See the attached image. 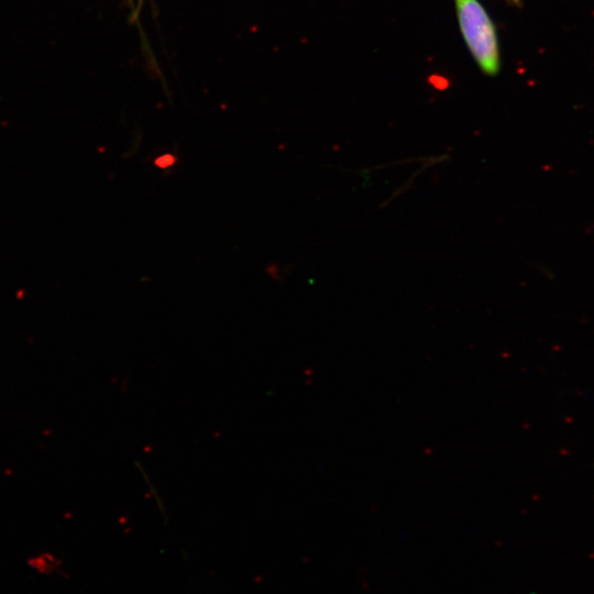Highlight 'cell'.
<instances>
[{"instance_id":"6da1fadb","label":"cell","mask_w":594,"mask_h":594,"mask_svg":"<svg viewBox=\"0 0 594 594\" xmlns=\"http://www.w3.org/2000/svg\"><path fill=\"white\" fill-rule=\"evenodd\" d=\"M460 32L480 69L495 76L501 69L496 28L479 0H453Z\"/></svg>"},{"instance_id":"7a4b0ae2","label":"cell","mask_w":594,"mask_h":594,"mask_svg":"<svg viewBox=\"0 0 594 594\" xmlns=\"http://www.w3.org/2000/svg\"><path fill=\"white\" fill-rule=\"evenodd\" d=\"M28 564L38 573L53 574L61 572L62 561L52 553H41L29 559Z\"/></svg>"},{"instance_id":"3957f363","label":"cell","mask_w":594,"mask_h":594,"mask_svg":"<svg viewBox=\"0 0 594 594\" xmlns=\"http://www.w3.org/2000/svg\"><path fill=\"white\" fill-rule=\"evenodd\" d=\"M507 1H510V2H519V0H507Z\"/></svg>"}]
</instances>
